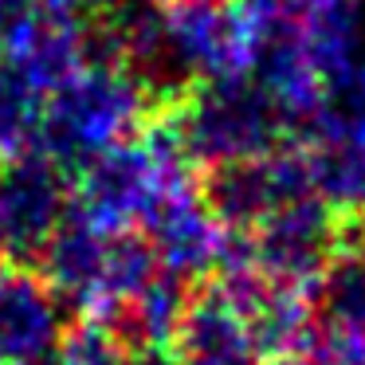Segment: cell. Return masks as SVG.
Here are the masks:
<instances>
[{"label":"cell","instance_id":"14","mask_svg":"<svg viewBox=\"0 0 365 365\" xmlns=\"http://www.w3.org/2000/svg\"><path fill=\"white\" fill-rule=\"evenodd\" d=\"M43 106H48V91L20 63L0 56V158L36 150Z\"/></svg>","mask_w":365,"mask_h":365},{"label":"cell","instance_id":"2","mask_svg":"<svg viewBox=\"0 0 365 365\" xmlns=\"http://www.w3.org/2000/svg\"><path fill=\"white\" fill-rule=\"evenodd\" d=\"M150 103L138 79L118 63H83L67 83L48 95L36 134V150L75 173L95 153L110 150L122 138H134L145 126Z\"/></svg>","mask_w":365,"mask_h":365},{"label":"cell","instance_id":"6","mask_svg":"<svg viewBox=\"0 0 365 365\" xmlns=\"http://www.w3.org/2000/svg\"><path fill=\"white\" fill-rule=\"evenodd\" d=\"M252 267L287 287H302L326 267L341 244V220L318 197H299L267 212L252 232H244Z\"/></svg>","mask_w":365,"mask_h":365},{"label":"cell","instance_id":"4","mask_svg":"<svg viewBox=\"0 0 365 365\" xmlns=\"http://www.w3.org/2000/svg\"><path fill=\"white\" fill-rule=\"evenodd\" d=\"M71 212V173L40 150L0 158V259L36 267Z\"/></svg>","mask_w":365,"mask_h":365},{"label":"cell","instance_id":"16","mask_svg":"<svg viewBox=\"0 0 365 365\" xmlns=\"http://www.w3.org/2000/svg\"><path fill=\"white\" fill-rule=\"evenodd\" d=\"M43 365H134V357L110 326L91 318V322L75 326L71 334H63L59 349Z\"/></svg>","mask_w":365,"mask_h":365},{"label":"cell","instance_id":"13","mask_svg":"<svg viewBox=\"0 0 365 365\" xmlns=\"http://www.w3.org/2000/svg\"><path fill=\"white\" fill-rule=\"evenodd\" d=\"M185 307H189V283L169 271H158L126 307L106 318V326L130 349H169Z\"/></svg>","mask_w":365,"mask_h":365},{"label":"cell","instance_id":"9","mask_svg":"<svg viewBox=\"0 0 365 365\" xmlns=\"http://www.w3.org/2000/svg\"><path fill=\"white\" fill-rule=\"evenodd\" d=\"M36 267L43 271V283L63 310H79L87 318L110 314L114 232L67 212V220L59 224L56 240L48 244V252Z\"/></svg>","mask_w":365,"mask_h":365},{"label":"cell","instance_id":"5","mask_svg":"<svg viewBox=\"0 0 365 365\" xmlns=\"http://www.w3.org/2000/svg\"><path fill=\"white\" fill-rule=\"evenodd\" d=\"M314 326L310 357L326 365L365 361V216L341 220V244L307 283Z\"/></svg>","mask_w":365,"mask_h":365},{"label":"cell","instance_id":"18","mask_svg":"<svg viewBox=\"0 0 365 365\" xmlns=\"http://www.w3.org/2000/svg\"><path fill=\"white\" fill-rule=\"evenodd\" d=\"M43 9H51V12H59V16H75V20H83V16H91V12H98L106 4V0H40Z\"/></svg>","mask_w":365,"mask_h":365},{"label":"cell","instance_id":"7","mask_svg":"<svg viewBox=\"0 0 365 365\" xmlns=\"http://www.w3.org/2000/svg\"><path fill=\"white\" fill-rule=\"evenodd\" d=\"M200 192H205L208 208L224 228L252 232L279 205L310 197L307 161H302L299 145H279V150L259 153V158L224 161V165L205 169Z\"/></svg>","mask_w":365,"mask_h":365},{"label":"cell","instance_id":"10","mask_svg":"<svg viewBox=\"0 0 365 365\" xmlns=\"http://www.w3.org/2000/svg\"><path fill=\"white\" fill-rule=\"evenodd\" d=\"M169 349L177 365H267L247 330V318L216 283L189 294Z\"/></svg>","mask_w":365,"mask_h":365},{"label":"cell","instance_id":"11","mask_svg":"<svg viewBox=\"0 0 365 365\" xmlns=\"http://www.w3.org/2000/svg\"><path fill=\"white\" fill-rule=\"evenodd\" d=\"M63 307L48 283L24 267L9 271L0 283V361L43 365L63 341Z\"/></svg>","mask_w":365,"mask_h":365},{"label":"cell","instance_id":"17","mask_svg":"<svg viewBox=\"0 0 365 365\" xmlns=\"http://www.w3.org/2000/svg\"><path fill=\"white\" fill-rule=\"evenodd\" d=\"M36 9H40V0H0V51H4L9 36L16 32Z\"/></svg>","mask_w":365,"mask_h":365},{"label":"cell","instance_id":"15","mask_svg":"<svg viewBox=\"0 0 365 365\" xmlns=\"http://www.w3.org/2000/svg\"><path fill=\"white\" fill-rule=\"evenodd\" d=\"M314 126H330V130H346V134L365 138V56H357L346 71H338L322 87V106H318V114L310 118L307 130Z\"/></svg>","mask_w":365,"mask_h":365},{"label":"cell","instance_id":"12","mask_svg":"<svg viewBox=\"0 0 365 365\" xmlns=\"http://www.w3.org/2000/svg\"><path fill=\"white\" fill-rule=\"evenodd\" d=\"M307 161L310 197H318L338 220L365 216V138L314 126L299 138Z\"/></svg>","mask_w":365,"mask_h":365},{"label":"cell","instance_id":"20","mask_svg":"<svg viewBox=\"0 0 365 365\" xmlns=\"http://www.w3.org/2000/svg\"><path fill=\"white\" fill-rule=\"evenodd\" d=\"M4 275H9V267H4V259H0V283H4Z\"/></svg>","mask_w":365,"mask_h":365},{"label":"cell","instance_id":"21","mask_svg":"<svg viewBox=\"0 0 365 365\" xmlns=\"http://www.w3.org/2000/svg\"><path fill=\"white\" fill-rule=\"evenodd\" d=\"M161 4H173V0H161Z\"/></svg>","mask_w":365,"mask_h":365},{"label":"cell","instance_id":"3","mask_svg":"<svg viewBox=\"0 0 365 365\" xmlns=\"http://www.w3.org/2000/svg\"><path fill=\"white\" fill-rule=\"evenodd\" d=\"M259 32L255 0H173L165 4V56L181 95L197 83L247 75Z\"/></svg>","mask_w":365,"mask_h":365},{"label":"cell","instance_id":"8","mask_svg":"<svg viewBox=\"0 0 365 365\" xmlns=\"http://www.w3.org/2000/svg\"><path fill=\"white\" fill-rule=\"evenodd\" d=\"M142 236L150 240L161 271L189 283V279L216 275V267L224 259V247L232 240V228H224L216 220L200 185L189 177V181L169 185L153 200V208L142 220Z\"/></svg>","mask_w":365,"mask_h":365},{"label":"cell","instance_id":"1","mask_svg":"<svg viewBox=\"0 0 365 365\" xmlns=\"http://www.w3.org/2000/svg\"><path fill=\"white\" fill-rule=\"evenodd\" d=\"M161 110L169 114V126L192 169H212L224 161L259 158L279 145H294L287 114L252 75L197 83L189 95Z\"/></svg>","mask_w":365,"mask_h":365},{"label":"cell","instance_id":"19","mask_svg":"<svg viewBox=\"0 0 365 365\" xmlns=\"http://www.w3.org/2000/svg\"><path fill=\"white\" fill-rule=\"evenodd\" d=\"M279 365H326V361H318V357H294V361H279Z\"/></svg>","mask_w":365,"mask_h":365},{"label":"cell","instance_id":"22","mask_svg":"<svg viewBox=\"0 0 365 365\" xmlns=\"http://www.w3.org/2000/svg\"><path fill=\"white\" fill-rule=\"evenodd\" d=\"M361 365H365V361H361Z\"/></svg>","mask_w":365,"mask_h":365}]
</instances>
